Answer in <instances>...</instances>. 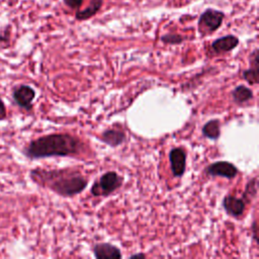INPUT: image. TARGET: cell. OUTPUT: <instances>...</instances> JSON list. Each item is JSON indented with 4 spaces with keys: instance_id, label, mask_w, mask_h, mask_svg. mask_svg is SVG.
<instances>
[{
    "instance_id": "cell-1",
    "label": "cell",
    "mask_w": 259,
    "mask_h": 259,
    "mask_svg": "<svg viewBox=\"0 0 259 259\" xmlns=\"http://www.w3.org/2000/svg\"><path fill=\"white\" fill-rule=\"evenodd\" d=\"M83 142L69 134H50L30 141L21 153L29 160H38L50 157H68L81 153Z\"/></svg>"
},
{
    "instance_id": "cell-2",
    "label": "cell",
    "mask_w": 259,
    "mask_h": 259,
    "mask_svg": "<svg viewBox=\"0 0 259 259\" xmlns=\"http://www.w3.org/2000/svg\"><path fill=\"white\" fill-rule=\"evenodd\" d=\"M29 177L38 186L48 188L65 197L82 192L88 184L87 179L79 171L72 169H45L37 167L29 171Z\"/></svg>"
},
{
    "instance_id": "cell-3",
    "label": "cell",
    "mask_w": 259,
    "mask_h": 259,
    "mask_svg": "<svg viewBox=\"0 0 259 259\" xmlns=\"http://www.w3.org/2000/svg\"><path fill=\"white\" fill-rule=\"evenodd\" d=\"M122 184V177L114 171H109L100 176L92 187L91 193L94 196H107L118 189Z\"/></svg>"
},
{
    "instance_id": "cell-4",
    "label": "cell",
    "mask_w": 259,
    "mask_h": 259,
    "mask_svg": "<svg viewBox=\"0 0 259 259\" xmlns=\"http://www.w3.org/2000/svg\"><path fill=\"white\" fill-rule=\"evenodd\" d=\"M225 13L220 10L208 8L204 10L198 18V30L201 35L212 33L219 29L224 21Z\"/></svg>"
},
{
    "instance_id": "cell-5",
    "label": "cell",
    "mask_w": 259,
    "mask_h": 259,
    "mask_svg": "<svg viewBox=\"0 0 259 259\" xmlns=\"http://www.w3.org/2000/svg\"><path fill=\"white\" fill-rule=\"evenodd\" d=\"M35 98V90L26 84H20L13 88L12 99L14 103L25 111L32 109V102Z\"/></svg>"
},
{
    "instance_id": "cell-6",
    "label": "cell",
    "mask_w": 259,
    "mask_h": 259,
    "mask_svg": "<svg viewBox=\"0 0 259 259\" xmlns=\"http://www.w3.org/2000/svg\"><path fill=\"white\" fill-rule=\"evenodd\" d=\"M205 172L209 176H222L228 179H233L238 174V168L228 161H217L208 165Z\"/></svg>"
},
{
    "instance_id": "cell-7",
    "label": "cell",
    "mask_w": 259,
    "mask_h": 259,
    "mask_svg": "<svg viewBox=\"0 0 259 259\" xmlns=\"http://www.w3.org/2000/svg\"><path fill=\"white\" fill-rule=\"evenodd\" d=\"M169 160L172 174L175 177H181L185 172L186 154L181 148H173L169 153Z\"/></svg>"
},
{
    "instance_id": "cell-8",
    "label": "cell",
    "mask_w": 259,
    "mask_h": 259,
    "mask_svg": "<svg viewBox=\"0 0 259 259\" xmlns=\"http://www.w3.org/2000/svg\"><path fill=\"white\" fill-rule=\"evenodd\" d=\"M248 202L245 200V198L237 197L234 195H226L223 199V207L226 210V212L233 217V218H239L243 214L246 204Z\"/></svg>"
},
{
    "instance_id": "cell-9",
    "label": "cell",
    "mask_w": 259,
    "mask_h": 259,
    "mask_svg": "<svg viewBox=\"0 0 259 259\" xmlns=\"http://www.w3.org/2000/svg\"><path fill=\"white\" fill-rule=\"evenodd\" d=\"M239 45V38L236 35L228 34L214 39L211 44V50L217 54H223L233 51Z\"/></svg>"
},
{
    "instance_id": "cell-10",
    "label": "cell",
    "mask_w": 259,
    "mask_h": 259,
    "mask_svg": "<svg viewBox=\"0 0 259 259\" xmlns=\"http://www.w3.org/2000/svg\"><path fill=\"white\" fill-rule=\"evenodd\" d=\"M93 254L97 259H118L121 257L120 250L109 243H99L94 245Z\"/></svg>"
},
{
    "instance_id": "cell-11",
    "label": "cell",
    "mask_w": 259,
    "mask_h": 259,
    "mask_svg": "<svg viewBox=\"0 0 259 259\" xmlns=\"http://www.w3.org/2000/svg\"><path fill=\"white\" fill-rule=\"evenodd\" d=\"M99 139L110 147H117L125 141V134L120 130L108 128L101 134Z\"/></svg>"
},
{
    "instance_id": "cell-12",
    "label": "cell",
    "mask_w": 259,
    "mask_h": 259,
    "mask_svg": "<svg viewBox=\"0 0 259 259\" xmlns=\"http://www.w3.org/2000/svg\"><path fill=\"white\" fill-rule=\"evenodd\" d=\"M258 49H255L250 56L251 67L243 72V78L251 85H256L259 82L258 78Z\"/></svg>"
},
{
    "instance_id": "cell-13",
    "label": "cell",
    "mask_w": 259,
    "mask_h": 259,
    "mask_svg": "<svg viewBox=\"0 0 259 259\" xmlns=\"http://www.w3.org/2000/svg\"><path fill=\"white\" fill-rule=\"evenodd\" d=\"M103 4V0H90V4L83 10H78L75 14L76 19L78 20H86L94 16L101 8Z\"/></svg>"
},
{
    "instance_id": "cell-14",
    "label": "cell",
    "mask_w": 259,
    "mask_h": 259,
    "mask_svg": "<svg viewBox=\"0 0 259 259\" xmlns=\"http://www.w3.org/2000/svg\"><path fill=\"white\" fill-rule=\"evenodd\" d=\"M232 97L236 103L243 104L253 98V92L248 87L244 85H239L232 91Z\"/></svg>"
},
{
    "instance_id": "cell-15",
    "label": "cell",
    "mask_w": 259,
    "mask_h": 259,
    "mask_svg": "<svg viewBox=\"0 0 259 259\" xmlns=\"http://www.w3.org/2000/svg\"><path fill=\"white\" fill-rule=\"evenodd\" d=\"M202 134L205 138L217 140L221 136V123L219 119H211L204 123L202 126Z\"/></svg>"
},
{
    "instance_id": "cell-16",
    "label": "cell",
    "mask_w": 259,
    "mask_h": 259,
    "mask_svg": "<svg viewBox=\"0 0 259 259\" xmlns=\"http://www.w3.org/2000/svg\"><path fill=\"white\" fill-rule=\"evenodd\" d=\"M257 186H258L257 177L252 178V179L249 180V182L247 183L246 188H245V192H244V194H243V197L245 198V200H246L247 202H249L253 197L256 196V194H257Z\"/></svg>"
},
{
    "instance_id": "cell-17",
    "label": "cell",
    "mask_w": 259,
    "mask_h": 259,
    "mask_svg": "<svg viewBox=\"0 0 259 259\" xmlns=\"http://www.w3.org/2000/svg\"><path fill=\"white\" fill-rule=\"evenodd\" d=\"M161 40L165 44H170V45H178L181 44L184 38L180 34L177 33H167L161 36Z\"/></svg>"
},
{
    "instance_id": "cell-18",
    "label": "cell",
    "mask_w": 259,
    "mask_h": 259,
    "mask_svg": "<svg viewBox=\"0 0 259 259\" xmlns=\"http://www.w3.org/2000/svg\"><path fill=\"white\" fill-rule=\"evenodd\" d=\"M63 1L68 7L72 9H78L83 4L84 0H63Z\"/></svg>"
},
{
    "instance_id": "cell-19",
    "label": "cell",
    "mask_w": 259,
    "mask_h": 259,
    "mask_svg": "<svg viewBox=\"0 0 259 259\" xmlns=\"http://www.w3.org/2000/svg\"><path fill=\"white\" fill-rule=\"evenodd\" d=\"M7 116V109H6V105L3 101V99L0 96V120L5 119Z\"/></svg>"
},
{
    "instance_id": "cell-20",
    "label": "cell",
    "mask_w": 259,
    "mask_h": 259,
    "mask_svg": "<svg viewBox=\"0 0 259 259\" xmlns=\"http://www.w3.org/2000/svg\"><path fill=\"white\" fill-rule=\"evenodd\" d=\"M257 221L255 220L253 222V225H252V231H253V238L255 240V242L258 243V232H257Z\"/></svg>"
},
{
    "instance_id": "cell-21",
    "label": "cell",
    "mask_w": 259,
    "mask_h": 259,
    "mask_svg": "<svg viewBox=\"0 0 259 259\" xmlns=\"http://www.w3.org/2000/svg\"><path fill=\"white\" fill-rule=\"evenodd\" d=\"M132 257H145V254H135Z\"/></svg>"
},
{
    "instance_id": "cell-22",
    "label": "cell",
    "mask_w": 259,
    "mask_h": 259,
    "mask_svg": "<svg viewBox=\"0 0 259 259\" xmlns=\"http://www.w3.org/2000/svg\"><path fill=\"white\" fill-rule=\"evenodd\" d=\"M0 148H1V147H0Z\"/></svg>"
}]
</instances>
